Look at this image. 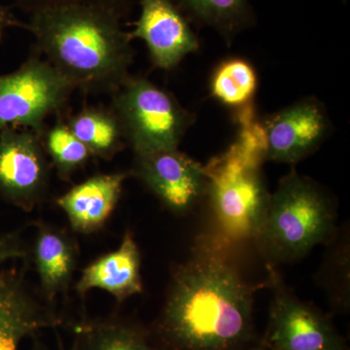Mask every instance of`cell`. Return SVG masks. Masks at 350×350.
I'll return each mask as SVG.
<instances>
[{
    "mask_svg": "<svg viewBox=\"0 0 350 350\" xmlns=\"http://www.w3.org/2000/svg\"><path fill=\"white\" fill-rule=\"evenodd\" d=\"M269 280L273 289L266 335L269 350H345L330 321L294 296L271 269Z\"/></svg>",
    "mask_w": 350,
    "mask_h": 350,
    "instance_id": "ba28073f",
    "label": "cell"
},
{
    "mask_svg": "<svg viewBox=\"0 0 350 350\" xmlns=\"http://www.w3.org/2000/svg\"><path fill=\"white\" fill-rule=\"evenodd\" d=\"M257 76L247 62L241 59H229L221 64L214 73L211 82L213 94L229 107H243L254 96Z\"/></svg>",
    "mask_w": 350,
    "mask_h": 350,
    "instance_id": "ac0fdd59",
    "label": "cell"
},
{
    "mask_svg": "<svg viewBox=\"0 0 350 350\" xmlns=\"http://www.w3.org/2000/svg\"><path fill=\"white\" fill-rule=\"evenodd\" d=\"M126 142L135 156L178 149L192 116L172 94L144 77L130 76L111 94Z\"/></svg>",
    "mask_w": 350,
    "mask_h": 350,
    "instance_id": "5b68a950",
    "label": "cell"
},
{
    "mask_svg": "<svg viewBox=\"0 0 350 350\" xmlns=\"http://www.w3.org/2000/svg\"><path fill=\"white\" fill-rule=\"evenodd\" d=\"M126 178L125 174L94 175L59 198L57 204L76 231L93 232L111 215Z\"/></svg>",
    "mask_w": 350,
    "mask_h": 350,
    "instance_id": "7c38bea8",
    "label": "cell"
},
{
    "mask_svg": "<svg viewBox=\"0 0 350 350\" xmlns=\"http://www.w3.org/2000/svg\"><path fill=\"white\" fill-rule=\"evenodd\" d=\"M24 254L17 239L10 234H0V325L31 319V308L19 283L6 269L9 262Z\"/></svg>",
    "mask_w": 350,
    "mask_h": 350,
    "instance_id": "e0dca14e",
    "label": "cell"
},
{
    "mask_svg": "<svg viewBox=\"0 0 350 350\" xmlns=\"http://www.w3.org/2000/svg\"><path fill=\"white\" fill-rule=\"evenodd\" d=\"M46 154L54 163L57 174L68 179L90 160L89 149L73 135L66 122L59 121L42 133Z\"/></svg>",
    "mask_w": 350,
    "mask_h": 350,
    "instance_id": "d6986e66",
    "label": "cell"
},
{
    "mask_svg": "<svg viewBox=\"0 0 350 350\" xmlns=\"http://www.w3.org/2000/svg\"><path fill=\"white\" fill-rule=\"evenodd\" d=\"M34 258L41 284L48 295L66 287L75 266L72 243L62 232L40 228L34 246Z\"/></svg>",
    "mask_w": 350,
    "mask_h": 350,
    "instance_id": "9a60e30c",
    "label": "cell"
},
{
    "mask_svg": "<svg viewBox=\"0 0 350 350\" xmlns=\"http://www.w3.org/2000/svg\"><path fill=\"white\" fill-rule=\"evenodd\" d=\"M66 124L93 157L111 159L126 144L121 124L110 107L83 108Z\"/></svg>",
    "mask_w": 350,
    "mask_h": 350,
    "instance_id": "5bb4252c",
    "label": "cell"
},
{
    "mask_svg": "<svg viewBox=\"0 0 350 350\" xmlns=\"http://www.w3.org/2000/svg\"><path fill=\"white\" fill-rule=\"evenodd\" d=\"M76 288L81 294L96 288L105 290L118 301L142 291L139 251L130 232H126L118 250L84 269Z\"/></svg>",
    "mask_w": 350,
    "mask_h": 350,
    "instance_id": "4fadbf2b",
    "label": "cell"
},
{
    "mask_svg": "<svg viewBox=\"0 0 350 350\" xmlns=\"http://www.w3.org/2000/svg\"><path fill=\"white\" fill-rule=\"evenodd\" d=\"M91 350H155L135 332L123 327H105L94 334Z\"/></svg>",
    "mask_w": 350,
    "mask_h": 350,
    "instance_id": "44dd1931",
    "label": "cell"
},
{
    "mask_svg": "<svg viewBox=\"0 0 350 350\" xmlns=\"http://www.w3.org/2000/svg\"><path fill=\"white\" fill-rule=\"evenodd\" d=\"M261 126L265 160L296 163L323 142L329 121L319 103L306 100L276 113Z\"/></svg>",
    "mask_w": 350,
    "mask_h": 350,
    "instance_id": "30bf717a",
    "label": "cell"
},
{
    "mask_svg": "<svg viewBox=\"0 0 350 350\" xmlns=\"http://www.w3.org/2000/svg\"><path fill=\"white\" fill-rule=\"evenodd\" d=\"M202 25H208L231 39L253 23L250 0H174Z\"/></svg>",
    "mask_w": 350,
    "mask_h": 350,
    "instance_id": "2e32d148",
    "label": "cell"
},
{
    "mask_svg": "<svg viewBox=\"0 0 350 350\" xmlns=\"http://www.w3.org/2000/svg\"><path fill=\"white\" fill-rule=\"evenodd\" d=\"M75 91L71 83L40 55L0 75V131L23 126L43 133L46 120L59 114Z\"/></svg>",
    "mask_w": 350,
    "mask_h": 350,
    "instance_id": "8992f818",
    "label": "cell"
},
{
    "mask_svg": "<svg viewBox=\"0 0 350 350\" xmlns=\"http://www.w3.org/2000/svg\"><path fill=\"white\" fill-rule=\"evenodd\" d=\"M116 14L88 5H66L29 15L25 29L42 55L75 90L114 94L130 77L133 51Z\"/></svg>",
    "mask_w": 350,
    "mask_h": 350,
    "instance_id": "7a4b0ae2",
    "label": "cell"
},
{
    "mask_svg": "<svg viewBox=\"0 0 350 350\" xmlns=\"http://www.w3.org/2000/svg\"><path fill=\"white\" fill-rule=\"evenodd\" d=\"M257 286L214 243H200L174 273L163 329L182 350H234L252 333Z\"/></svg>",
    "mask_w": 350,
    "mask_h": 350,
    "instance_id": "6da1fadb",
    "label": "cell"
},
{
    "mask_svg": "<svg viewBox=\"0 0 350 350\" xmlns=\"http://www.w3.org/2000/svg\"><path fill=\"white\" fill-rule=\"evenodd\" d=\"M135 172L176 213H188L207 193L208 180L204 165L178 149L137 156Z\"/></svg>",
    "mask_w": 350,
    "mask_h": 350,
    "instance_id": "9c48e42d",
    "label": "cell"
},
{
    "mask_svg": "<svg viewBox=\"0 0 350 350\" xmlns=\"http://www.w3.org/2000/svg\"><path fill=\"white\" fill-rule=\"evenodd\" d=\"M335 221L328 196L315 182L293 170L271 195L256 241L271 261H295L330 239Z\"/></svg>",
    "mask_w": 350,
    "mask_h": 350,
    "instance_id": "277c9868",
    "label": "cell"
},
{
    "mask_svg": "<svg viewBox=\"0 0 350 350\" xmlns=\"http://www.w3.org/2000/svg\"><path fill=\"white\" fill-rule=\"evenodd\" d=\"M42 133L23 126L0 131V194L24 211L45 195L49 165Z\"/></svg>",
    "mask_w": 350,
    "mask_h": 350,
    "instance_id": "52a82bcc",
    "label": "cell"
},
{
    "mask_svg": "<svg viewBox=\"0 0 350 350\" xmlns=\"http://www.w3.org/2000/svg\"><path fill=\"white\" fill-rule=\"evenodd\" d=\"M31 323V320H20L0 325V350H18V340Z\"/></svg>",
    "mask_w": 350,
    "mask_h": 350,
    "instance_id": "7402d4cb",
    "label": "cell"
},
{
    "mask_svg": "<svg viewBox=\"0 0 350 350\" xmlns=\"http://www.w3.org/2000/svg\"><path fill=\"white\" fill-rule=\"evenodd\" d=\"M241 116V130L236 142L204 167L206 194L219 225L236 241L257 239L271 199L261 170L266 161L262 126L251 113Z\"/></svg>",
    "mask_w": 350,
    "mask_h": 350,
    "instance_id": "3957f363",
    "label": "cell"
},
{
    "mask_svg": "<svg viewBox=\"0 0 350 350\" xmlns=\"http://www.w3.org/2000/svg\"><path fill=\"white\" fill-rule=\"evenodd\" d=\"M25 23L21 22L6 6L0 3V43L3 42L6 32L10 29H25Z\"/></svg>",
    "mask_w": 350,
    "mask_h": 350,
    "instance_id": "603a6c76",
    "label": "cell"
},
{
    "mask_svg": "<svg viewBox=\"0 0 350 350\" xmlns=\"http://www.w3.org/2000/svg\"><path fill=\"white\" fill-rule=\"evenodd\" d=\"M16 5L25 13L33 14L45 9L66 5L98 7L116 14L124 19L130 13L133 0H13Z\"/></svg>",
    "mask_w": 350,
    "mask_h": 350,
    "instance_id": "ffe728a7",
    "label": "cell"
},
{
    "mask_svg": "<svg viewBox=\"0 0 350 350\" xmlns=\"http://www.w3.org/2000/svg\"><path fill=\"white\" fill-rule=\"evenodd\" d=\"M140 16L131 39L144 40L153 63L170 69L199 48V41L174 0H140Z\"/></svg>",
    "mask_w": 350,
    "mask_h": 350,
    "instance_id": "8fae6325",
    "label": "cell"
}]
</instances>
